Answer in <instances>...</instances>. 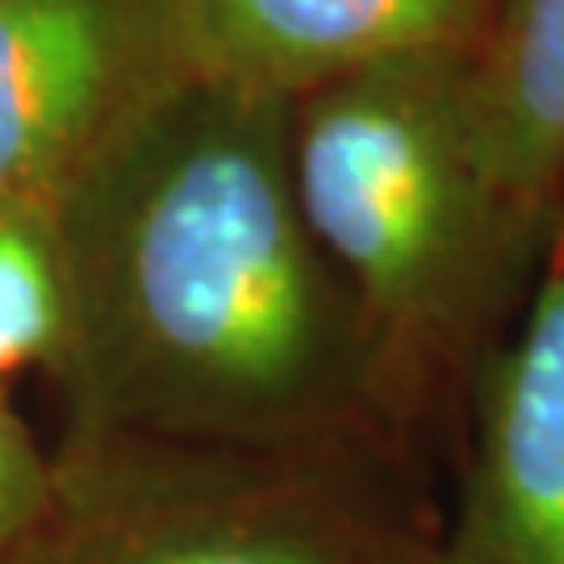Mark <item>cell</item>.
<instances>
[{"instance_id": "cell-1", "label": "cell", "mask_w": 564, "mask_h": 564, "mask_svg": "<svg viewBox=\"0 0 564 564\" xmlns=\"http://www.w3.org/2000/svg\"><path fill=\"white\" fill-rule=\"evenodd\" d=\"M289 121V97L202 72L59 197V447H314L398 423L297 202Z\"/></svg>"}, {"instance_id": "cell-2", "label": "cell", "mask_w": 564, "mask_h": 564, "mask_svg": "<svg viewBox=\"0 0 564 564\" xmlns=\"http://www.w3.org/2000/svg\"><path fill=\"white\" fill-rule=\"evenodd\" d=\"M473 51L364 67L293 101L297 202L381 347L393 414L468 372L519 314L556 214L502 181Z\"/></svg>"}, {"instance_id": "cell-3", "label": "cell", "mask_w": 564, "mask_h": 564, "mask_svg": "<svg viewBox=\"0 0 564 564\" xmlns=\"http://www.w3.org/2000/svg\"><path fill=\"white\" fill-rule=\"evenodd\" d=\"M55 510L9 564H435L384 440L55 452Z\"/></svg>"}, {"instance_id": "cell-4", "label": "cell", "mask_w": 564, "mask_h": 564, "mask_svg": "<svg viewBox=\"0 0 564 564\" xmlns=\"http://www.w3.org/2000/svg\"><path fill=\"white\" fill-rule=\"evenodd\" d=\"M202 72L193 0H0V205H59Z\"/></svg>"}, {"instance_id": "cell-5", "label": "cell", "mask_w": 564, "mask_h": 564, "mask_svg": "<svg viewBox=\"0 0 564 564\" xmlns=\"http://www.w3.org/2000/svg\"><path fill=\"white\" fill-rule=\"evenodd\" d=\"M435 564H564V202L514 323L468 377V456Z\"/></svg>"}, {"instance_id": "cell-6", "label": "cell", "mask_w": 564, "mask_h": 564, "mask_svg": "<svg viewBox=\"0 0 564 564\" xmlns=\"http://www.w3.org/2000/svg\"><path fill=\"white\" fill-rule=\"evenodd\" d=\"M494 0H193L205 72L297 101L364 67L477 46Z\"/></svg>"}, {"instance_id": "cell-7", "label": "cell", "mask_w": 564, "mask_h": 564, "mask_svg": "<svg viewBox=\"0 0 564 564\" xmlns=\"http://www.w3.org/2000/svg\"><path fill=\"white\" fill-rule=\"evenodd\" d=\"M473 93L502 181L527 205L564 202V0H494Z\"/></svg>"}, {"instance_id": "cell-8", "label": "cell", "mask_w": 564, "mask_h": 564, "mask_svg": "<svg viewBox=\"0 0 564 564\" xmlns=\"http://www.w3.org/2000/svg\"><path fill=\"white\" fill-rule=\"evenodd\" d=\"M67 339V268L55 205H0V389L59 364Z\"/></svg>"}, {"instance_id": "cell-9", "label": "cell", "mask_w": 564, "mask_h": 564, "mask_svg": "<svg viewBox=\"0 0 564 564\" xmlns=\"http://www.w3.org/2000/svg\"><path fill=\"white\" fill-rule=\"evenodd\" d=\"M55 456L42 452L18 405L9 402V389H0V564L39 535L55 510Z\"/></svg>"}]
</instances>
